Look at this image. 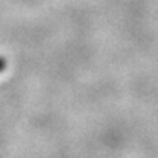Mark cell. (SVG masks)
<instances>
[{
  "mask_svg": "<svg viewBox=\"0 0 158 158\" xmlns=\"http://www.w3.org/2000/svg\"><path fill=\"white\" fill-rule=\"evenodd\" d=\"M5 66H6V63H5V60L3 59H0V72L5 69Z\"/></svg>",
  "mask_w": 158,
  "mask_h": 158,
  "instance_id": "obj_1",
  "label": "cell"
}]
</instances>
